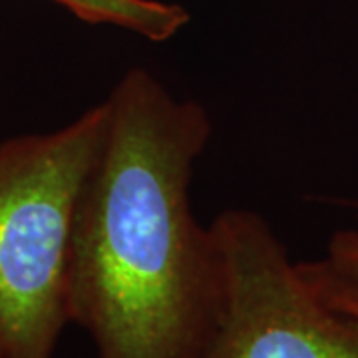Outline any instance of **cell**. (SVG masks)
Segmentation results:
<instances>
[{"mask_svg": "<svg viewBox=\"0 0 358 358\" xmlns=\"http://www.w3.org/2000/svg\"><path fill=\"white\" fill-rule=\"evenodd\" d=\"M108 102V129L80 197L68 315L98 358H203L223 315V265L192 207L211 120L145 68Z\"/></svg>", "mask_w": 358, "mask_h": 358, "instance_id": "6da1fadb", "label": "cell"}, {"mask_svg": "<svg viewBox=\"0 0 358 358\" xmlns=\"http://www.w3.org/2000/svg\"><path fill=\"white\" fill-rule=\"evenodd\" d=\"M108 117L103 100L64 128L0 143V358H54L70 324L78 203Z\"/></svg>", "mask_w": 358, "mask_h": 358, "instance_id": "7a4b0ae2", "label": "cell"}, {"mask_svg": "<svg viewBox=\"0 0 358 358\" xmlns=\"http://www.w3.org/2000/svg\"><path fill=\"white\" fill-rule=\"evenodd\" d=\"M225 301L203 358H358V315L331 305L265 219L227 209L211 223Z\"/></svg>", "mask_w": 358, "mask_h": 358, "instance_id": "3957f363", "label": "cell"}, {"mask_svg": "<svg viewBox=\"0 0 358 358\" xmlns=\"http://www.w3.org/2000/svg\"><path fill=\"white\" fill-rule=\"evenodd\" d=\"M94 26H114L150 42H167L189 24L192 14L166 0H50Z\"/></svg>", "mask_w": 358, "mask_h": 358, "instance_id": "277c9868", "label": "cell"}, {"mask_svg": "<svg viewBox=\"0 0 358 358\" xmlns=\"http://www.w3.org/2000/svg\"><path fill=\"white\" fill-rule=\"evenodd\" d=\"M299 267L322 299L358 315V277L336 268L327 257L319 261H299Z\"/></svg>", "mask_w": 358, "mask_h": 358, "instance_id": "5b68a950", "label": "cell"}, {"mask_svg": "<svg viewBox=\"0 0 358 358\" xmlns=\"http://www.w3.org/2000/svg\"><path fill=\"white\" fill-rule=\"evenodd\" d=\"M327 259L336 268L358 277V227L333 233L327 245Z\"/></svg>", "mask_w": 358, "mask_h": 358, "instance_id": "8992f818", "label": "cell"}, {"mask_svg": "<svg viewBox=\"0 0 358 358\" xmlns=\"http://www.w3.org/2000/svg\"><path fill=\"white\" fill-rule=\"evenodd\" d=\"M357 217H358V203H357Z\"/></svg>", "mask_w": 358, "mask_h": 358, "instance_id": "52a82bcc", "label": "cell"}]
</instances>
